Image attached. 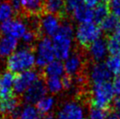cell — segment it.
I'll list each match as a JSON object with an SVG mask.
<instances>
[{
  "label": "cell",
  "mask_w": 120,
  "mask_h": 119,
  "mask_svg": "<svg viewBox=\"0 0 120 119\" xmlns=\"http://www.w3.org/2000/svg\"><path fill=\"white\" fill-rule=\"evenodd\" d=\"M75 32L72 24L66 19L61 20L57 33L53 37L55 57L60 60H66L72 53Z\"/></svg>",
  "instance_id": "1"
},
{
  "label": "cell",
  "mask_w": 120,
  "mask_h": 119,
  "mask_svg": "<svg viewBox=\"0 0 120 119\" xmlns=\"http://www.w3.org/2000/svg\"><path fill=\"white\" fill-rule=\"evenodd\" d=\"M34 48L33 46H24L19 49L15 50L8 56L6 60L7 69L13 74H19L33 68L36 64Z\"/></svg>",
  "instance_id": "2"
},
{
  "label": "cell",
  "mask_w": 120,
  "mask_h": 119,
  "mask_svg": "<svg viewBox=\"0 0 120 119\" xmlns=\"http://www.w3.org/2000/svg\"><path fill=\"white\" fill-rule=\"evenodd\" d=\"M114 95L113 84L110 82L93 84L89 92L90 105L100 109H110Z\"/></svg>",
  "instance_id": "3"
},
{
  "label": "cell",
  "mask_w": 120,
  "mask_h": 119,
  "mask_svg": "<svg viewBox=\"0 0 120 119\" xmlns=\"http://www.w3.org/2000/svg\"><path fill=\"white\" fill-rule=\"evenodd\" d=\"M90 105L85 97L76 96V98L65 101L56 114L55 119H86V108Z\"/></svg>",
  "instance_id": "4"
},
{
  "label": "cell",
  "mask_w": 120,
  "mask_h": 119,
  "mask_svg": "<svg viewBox=\"0 0 120 119\" xmlns=\"http://www.w3.org/2000/svg\"><path fill=\"white\" fill-rule=\"evenodd\" d=\"M102 30L94 21L80 23L75 33V38L79 46L86 49L90 44L101 37Z\"/></svg>",
  "instance_id": "5"
},
{
  "label": "cell",
  "mask_w": 120,
  "mask_h": 119,
  "mask_svg": "<svg viewBox=\"0 0 120 119\" xmlns=\"http://www.w3.org/2000/svg\"><path fill=\"white\" fill-rule=\"evenodd\" d=\"M35 63L39 67H45L55 58L53 40L47 36H43L34 46Z\"/></svg>",
  "instance_id": "6"
},
{
  "label": "cell",
  "mask_w": 120,
  "mask_h": 119,
  "mask_svg": "<svg viewBox=\"0 0 120 119\" xmlns=\"http://www.w3.org/2000/svg\"><path fill=\"white\" fill-rule=\"evenodd\" d=\"M83 48L82 49L74 50L69 56L65 60V72L67 74L75 77L82 74H85L88 71V63L86 62L87 57L84 52H82Z\"/></svg>",
  "instance_id": "7"
},
{
  "label": "cell",
  "mask_w": 120,
  "mask_h": 119,
  "mask_svg": "<svg viewBox=\"0 0 120 119\" xmlns=\"http://www.w3.org/2000/svg\"><path fill=\"white\" fill-rule=\"evenodd\" d=\"M41 76V73L38 70L28 69L21 73L18 74L15 77L13 86V92L17 96H21L26 92L29 87L34 84L37 80H39Z\"/></svg>",
  "instance_id": "8"
},
{
  "label": "cell",
  "mask_w": 120,
  "mask_h": 119,
  "mask_svg": "<svg viewBox=\"0 0 120 119\" xmlns=\"http://www.w3.org/2000/svg\"><path fill=\"white\" fill-rule=\"evenodd\" d=\"M63 18L57 14L44 12L40 16V32L41 35L53 37L57 33Z\"/></svg>",
  "instance_id": "9"
},
{
  "label": "cell",
  "mask_w": 120,
  "mask_h": 119,
  "mask_svg": "<svg viewBox=\"0 0 120 119\" xmlns=\"http://www.w3.org/2000/svg\"><path fill=\"white\" fill-rule=\"evenodd\" d=\"M28 25L20 18L10 19L2 23L0 30L4 35L11 36L15 39H21L26 33Z\"/></svg>",
  "instance_id": "10"
},
{
  "label": "cell",
  "mask_w": 120,
  "mask_h": 119,
  "mask_svg": "<svg viewBox=\"0 0 120 119\" xmlns=\"http://www.w3.org/2000/svg\"><path fill=\"white\" fill-rule=\"evenodd\" d=\"M47 89L46 86V82L40 77L39 80L32 84L23 95V101L26 104H36L41 98L47 96Z\"/></svg>",
  "instance_id": "11"
},
{
  "label": "cell",
  "mask_w": 120,
  "mask_h": 119,
  "mask_svg": "<svg viewBox=\"0 0 120 119\" xmlns=\"http://www.w3.org/2000/svg\"><path fill=\"white\" fill-rule=\"evenodd\" d=\"M89 82L92 84L110 82L112 74L108 69L105 63L93 62V64L88 68L87 71Z\"/></svg>",
  "instance_id": "12"
},
{
  "label": "cell",
  "mask_w": 120,
  "mask_h": 119,
  "mask_svg": "<svg viewBox=\"0 0 120 119\" xmlns=\"http://www.w3.org/2000/svg\"><path fill=\"white\" fill-rule=\"evenodd\" d=\"M88 55L92 62H101L109 53L108 41L104 38H98L87 47Z\"/></svg>",
  "instance_id": "13"
},
{
  "label": "cell",
  "mask_w": 120,
  "mask_h": 119,
  "mask_svg": "<svg viewBox=\"0 0 120 119\" xmlns=\"http://www.w3.org/2000/svg\"><path fill=\"white\" fill-rule=\"evenodd\" d=\"M21 4L22 17L40 16L46 12L45 0H21Z\"/></svg>",
  "instance_id": "14"
},
{
  "label": "cell",
  "mask_w": 120,
  "mask_h": 119,
  "mask_svg": "<svg viewBox=\"0 0 120 119\" xmlns=\"http://www.w3.org/2000/svg\"><path fill=\"white\" fill-rule=\"evenodd\" d=\"M14 81L15 76L12 72L6 70L0 73V100L14 95Z\"/></svg>",
  "instance_id": "15"
},
{
  "label": "cell",
  "mask_w": 120,
  "mask_h": 119,
  "mask_svg": "<svg viewBox=\"0 0 120 119\" xmlns=\"http://www.w3.org/2000/svg\"><path fill=\"white\" fill-rule=\"evenodd\" d=\"M20 106L21 100L14 94L5 99L0 100V114L4 116H10Z\"/></svg>",
  "instance_id": "16"
},
{
  "label": "cell",
  "mask_w": 120,
  "mask_h": 119,
  "mask_svg": "<svg viewBox=\"0 0 120 119\" xmlns=\"http://www.w3.org/2000/svg\"><path fill=\"white\" fill-rule=\"evenodd\" d=\"M72 17L74 18V19L77 22H79V23L93 21V9L91 6L83 3L74 11L73 13H72Z\"/></svg>",
  "instance_id": "17"
},
{
  "label": "cell",
  "mask_w": 120,
  "mask_h": 119,
  "mask_svg": "<svg viewBox=\"0 0 120 119\" xmlns=\"http://www.w3.org/2000/svg\"><path fill=\"white\" fill-rule=\"evenodd\" d=\"M18 41L11 36L4 35L0 38V54L3 57L10 56L17 49Z\"/></svg>",
  "instance_id": "18"
},
{
  "label": "cell",
  "mask_w": 120,
  "mask_h": 119,
  "mask_svg": "<svg viewBox=\"0 0 120 119\" xmlns=\"http://www.w3.org/2000/svg\"><path fill=\"white\" fill-rule=\"evenodd\" d=\"M101 30L108 36L116 33L120 26V19L114 14H109L101 22Z\"/></svg>",
  "instance_id": "19"
},
{
  "label": "cell",
  "mask_w": 120,
  "mask_h": 119,
  "mask_svg": "<svg viewBox=\"0 0 120 119\" xmlns=\"http://www.w3.org/2000/svg\"><path fill=\"white\" fill-rule=\"evenodd\" d=\"M64 72V64L58 59L53 60L44 67V74L47 77H61Z\"/></svg>",
  "instance_id": "20"
},
{
  "label": "cell",
  "mask_w": 120,
  "mask_h": 119,
  "mask_svg": "<svg viewBox=\"0 0 120 119\" xmlns=\"http://www.w3.org/2000/svg\"><path fill=\"white\" fill-rule=\"evenodd\" d=\"M46 12L57 14L63 18L65 11V0H45Z\"/></svg>",
  "instance_id": "21"
},
{
  "label": "cell",
  "mask_w": 120,
  "mask_h": 119,
  "mask_svg": "<svg viewBox=\"0 0 120 119\" xmlns=\"http://www.w3.org/2000/svg\"><path fill=\"white\" fill-rule=\"evenodd\" d=\"M56 101L53 96H46L36 103V108L41 115L51 113L55 106Z\"/></svg>",
  "instance_id": "22"
},
{
  "label": "cell",
  "mask_w": 120,
  "mask_h": 119,
  "mask_svg": "<svg viewBox=\"0 0 120 119\" xmlns=\"http://www.w3.org/2000/svg\"><path fill=\"white\" fill-rule=\"evenodd\" d=\"M16 15L10 1L0 0V23L12 19Z\"/></svg>",
  "instance_id": "23"
},
{
  "label": "cell",
  "mask_w": 120,
  "mask_h": 119,
  "mask_svg": "<svg viewBox=\"0 0 120 119\" xmlns=\"http://www.w3.org/2000/svg\"><path fill=\"white\" fill-rule=\"evenodd\" d=\"M110 8L109 5L105 3H101L99 4L95 5V8L93 9L94 12V19L93 21L96 24H101L105 18H106L109 13H110Z\"/></svg>",
  "instance_id": "24"
},
{
  "label": "cell",
  "mask_w": 120,
  "mask_h": 119,
  "mask_svg": "<svg viewBox=\"0 0 120 119\" xmlns=\"http://www.w3.org/2000/svg\"><path fill=\"white\" fill-rule=\"evenodd\" d=\"M45 82L47 91L52 95H56L61 92V90L63 89V84L60 77H47Z\"/></svg>",
  "instance_id": "25"
},
{
  "label": "cell",
  "mask_w": 120,
  "mask_h": 119,
  "mask_svg": "<svg viewBox=\"0 0 120 119\" xmlns=\"http://www.w3.org/2000/svg\"><path fill=\"white\" fill-rule=\"evenodd\" d=\"M108 49L110 54L120 55V31L111 34L108 40Z\"/></svg>",
  "instance_id": "26"
},
{
  "label": "cell",
  "mask_w": 120,
  "mask_h": 119,
  "mask_svg": "<svg viewBox=\"0 0 120 119\" xmlns=\"http://www.w3.org/2000/svg\"><path fill=\"white\" fill-rule=\"evenodd\" d=\"M105 65L112 75H120V55L110 54L107 58Z\"/></svg>",
  "instance_id": "27"
},
{
  "label": "cell",
  "mask_w": 120,
  "mask_h": 119,
  "mask_svg": "<svg viewBox=\"0 0 120 119\" xmlns=\"http://www.w3.org/2000/svg\"><path fill=\"white\" fill-rule=\"evenodd\" d=\"M40 115L37 108L32 104H26L22 108L18 119H40Z\"/></svg>",
  "instance_id": "28"
},
{
  "label": "cell",
  "mask_w": 120,
  "mask_h": 119,
  "mask_svg": "<svg viewBox=\"0 0 120 119\" xmlns=\"http://www.w3.org/2000/svg\"><path fill=\"white\" fill-rule=\"evenodd\" d=\"M83 4V0H65V11L68 15H72L78 6Z\"/></svg>",
  "instance_id": "29"
},
{
  "label": "cell",
  "mask_w": 120,
  "mask_h": 119,
  "mask_svg": "<svg viewBox=\"0 0 120 119\" xmlns=\"http://www.w3.org/2000/svg\"><path fill=\"white\" fill-rule=\"evenodd\" d=\"M110 11L120 19V0H110Z\"/></svg>",
  "instance_id": "30"
},
{
  "label": "cell",
  "mask_w": 120,
  "mask_h": 119,
  "mask_svg": "<svg viewBox=\"0 0 120 119\" xmlns=\"http://www.w3.org/2000/svg\"><path fill=\"white\" fill-rule=\"evenodd\" d=\"M113 89L115 94L117 96H120V75H117L113 82Z\"/></svg>",
  "instance_id": "31"
},
{
  "label": "cell",
  "mask_w": 120,
  "mask_h": 119,
  "mask_svg": "<svg viewBox=\"0 0 120 119\" xmlns=\"http://www.w3.org/2000/svg\"><path fill=\"white\" fill-rule=\"evenodd\" d=\"M106 119H119L117 116V113L114 111L113 109H108V112H107Z\"/></svg>",
  "instance_id": "32"
},
{
  "label": "cell",
  "mask_w": 120,
  "mask_h": 119,
  "mask_svg": "<svg viewBox=\"0 0 120 119\" xmlns=\"http://www.w3.org/2000/svg\"><path fill=\"white\" fill-rule=\"evenodd\" d=\"M98 1H99V0H83L84 3L86 4H88V5L91 6V7L97 5Z\"/></svg>",
  "instance_id": "33"
},
{
  "label": "cell",
  "mask_w": 120,
  "mask_h": 119,
  "mask_svg": "<svg viewBox=\"0 0 120 119\" xmlns=\"http://www.w3.org/2000/svg\"><path fill=\"white\" fill-rule=\"evenodd\" d=\"M40 119H54V116H53V113L51 112V113H48V114L43 115V116L40 117Z\"/></svg>",
  "instance_id": "34"
},
{
  "label": "cell",
  "mask_w": 120,
  "mask_h": 119,
  "mask_svg": "<svg viewBox=\"0 0 120 119\" xmlns=\"http://www.w3.org/2000/svg\"><path fill=\"white\" fill-rule=\"evenodd\" d=\"M116 113H117V116H118V118L120 119V109L119 110H117V111H116Z\"/></svg>",
  "instance_id": "35"
},
{
  "label": "cell",
  "mask_w": 120,
  "mask_h": 119,
  "mask_svg": "<svg viewBox=\"0 0 120 119\" xmlns=\"http://www.w3.org/2000/svg\"><path fill=\"white\" fill-rule=\"evenodd\" d=\"M0 119H10V117H8V116H2L1 117H0Z\"/></svg>",
  "instance_id": "36"
},
{
  "label": "cell",
  "mask_w": 120,
  "mask_h": 119,
  "mask_svg": "<svg viewBox=\"0 0 120 119\" xmlns=\"http://www.w3.org/2000/svg\"><path fill=\"white\" fill-rule=\"evenodd\" d=\"M1 58H3V57L1 56V54H0V67H1V65H2V60H1Z\"/></svg>",
  "instance_id": "37"
},
{
  "label": "cell",
  "mask_w": 120,
  "mask_h": 119,
  "mask_svg": "<svg viewBox=\"0 0 120 119\" xmlns=\"http://www.w3.org/2000/svg\"><path fill=\"white\" fill-rule=\"evenodd\" d=\"M101 1H102L103 3H106V2H109L110 0H101Z\"/></svg>",
  "instance_id": "38"
},
{
  "label": "cell",
  "mask_w": 120,
  "mask_h": 119,
  "mask_svg": "<svg viewBox=\"0 0 120 119\" xmlns=\"http://www.w3.org/2000/svg\"><path fill=\"white\" fill-rule=\"evenodd\" d=\"M118 30H119V31H120V26H119V28H118Z\"/></svg>",
  "instance_id": "39"
}]
</instances>
